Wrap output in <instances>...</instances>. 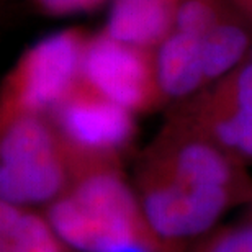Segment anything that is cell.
Listing matches in <instances>:
<instances>
[{
	"label": "cell",
	"mask_w": 252,
	"mask_h": 252,
	"mask_svg": "<svg viewBox=\"0 0 252 252\" xmlns=\"http://www.w3.org/2000/svg\"><path fill=\"white\" fill-rule=\"evenodd\" d=\"M243 162L174 117L144 159L139 206L151 236L182 241L205 234L249 185Z\"/></svg>",
	"instance_id": "cell-1"
},
{
	"label": "cell",
	"mask_w": 252,
	"mask_h": 252,
	"mask_svg": "<svg viewBox=\"0 0 252 252\" xmlns=\"http://www.w3.org/2000/svg\"><path fill=\"white\" fill-rule=\"evenodd\" d=\"M48 223L61 243L80 252H110L148 241L151 234L136 198L113 162L82 167L51 201Z\"/></svg>",
	"instance_id": "cell-2"
},
{
	"label": "cell",
	"mask_w": 252,
	"mask_h": 252,
	"mask_svg": "<svg viewBox=\"0 0 252 252\" xmlns=\"http://www.w3.org/2000/svg\"><path fill=\"white\" fill-rule=\"evenodd\" d=\"M77 162L48 115H18L2 123L0 196L15 206L59 198L77 175Z\"/></svg>",
	"instance_id": "cell-3"
},
{
	"label": "cell",
	"mask_w": 252,
	"mask_h": 252,
	"mask_svg": "<svg viewBox=\"0 0 252 252\" xmlns=\"http://www.w3.org/2000/svg\"><path fill=\"white\" fill-rule=\"evenodd\" d=\"M90 34L65 28L30 46L5 77L2 123L18 115H51L80 80Z\"/></svg>",
	"instance_id": "cell-4"
},
{
	"label": "cell",
	"mask_w": 252,
	"mask_h": 252,
	"mask_svg": "<svg viewBox=\"0 0 252 252\" xmlns=\"http://www.w3.org/2000/svg\"><path fill=\"white\" fill-rule=\"evenodd\" d=\"M77 167L113 162L134 138V113L105 98L82 80L49 115Z\"/></svg>",
	"instance_id": "cell-5"
},
{
	"label": "cell",
	"mask_w": 252,
	"mask_h": 252,
	"mask_svg": "<svg viewBox=\"0 0 252 252\" xmlns=\"http://www.w3.org/2000/svg\"><path fill=\"white\" fill-rule=\"evenodd\" d=\"M80 80L133 113L164 103L156 70V49L118 41L107 33L90 34Z\"/></svg>",
	"instance_id": "cell-6"
},
{
	"label": "cell",
	"mask_w": 252,
	"mask_h": 252,
	"mask_svg": "<svg viewBox=\"0 0 252 252\" xmlns=\"http://www.w3.org/2000/svg\"><path fill=\"white\" fill-rule=\"evenodd\" d=\"M175 117L239 162L252 160V49L228 75L184 100Z\"/></svg>",
	"instance_id": "cell-7"
},
{
	"label": "cell",
	"mask_w": 252,
	"mask_h": 252,
	"mask_svg": "<svg viewBox=\"0 0 252 252\" xmlns=\"http://www.w3.org/2000/svg\"><path fill=\"white\" fill-rule=\"evenodd\" d=\"M182 0H112L102 32L118 41L156 49L174 28Z\"/></svg>",
	"instance_id": "cell-8"
},
{
	"label": "cell",
	"mask_w": 252,
	"mask_h": 252,
	"mask_svg": "<svg viewBox=\"0 0 252 252\" xmlns=\"http://www.w3.org/2000/svg\"><path fill=\"white\" fill-rule=\"evenodd\" d=\"M0 252H63L51 224L23 206H0Z\"/></svg>",
	"instance_id": "cell-9"
},
{
	"label": "cell",
	"mask_w": 252,
	"mask_h": 252,
	"mask_svg": "<svg viewBox=\"0 0 252 252\" xmlns=\"http://www.w3.org/2000/svg\"><path fill=\"white\" fill-rule=\"evenodd\" d=\"M200 252H252V223L221 231Z\"/></svg>",
	"instance_id": "cell-10"
},
{
	"label": "cell",
	"mask_w": 252,
	"mask_h": 252,
	"mask_svg": "<svg viewBox=\"0 0 252 252\" xmlns=\"http://www.w3.org/2000/svg\"><path fill=\"white\" fill-rule=\"evenodd\" d=\"M36 12L46 17H70L90 13L112 0H30Z\"/></svg>",
	"instance_id": "cell-11"
},
{
	"label": "cell",
	"mask_w": 252,
	"mask_h": 252,
	"mask_svg": "<svg viewBox=\"0 0 252 252\" xmlns=\"http://www.w3.org/2000/svg\"><path fill=\"white\" fill-rule=\"evenodd\" d=\"M110 252H153V249H151V246H149V241H136V243L120 246V248Z\"/></svg>",
	"instance_id": "cell-12"
},
{
	"label": "cell",
	"mask_w": 252,
	"mask_h": 252,
	"mask_svg": "<svg viewBox=\"0 0 252 252\" xmlns=\"http://www.w3.org/2000/svg\"><path fill=\"white\" fill-rule=\"evenodd\" d=\"M233 5L243 13V17L252 25V0H231Z\"/></svg>",
	"instance_id": "cell-13"
}]
</instances>
